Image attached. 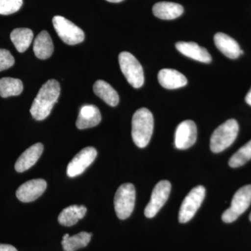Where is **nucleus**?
Segmentation results:
<instances>
[{"mask_svg": "<svg viewBox=\"0 0 251 251\" xmlns=\"http://www.w3.org/2000/svg\"><path fill=\"white\" fill-rule=\"evenodd\" d=\"M33 50L37 58L47 59L51 57L54 51L53 43L47 31L39 33L34 39Z\"/></svg>", "mask_w": 251, "mask_h": 251, "instance_id": "nucleus-18", "label": "nucleus"}, {"mask_svg": "<svg viewBox=\"0 0 251 251\" xmlns=\"http://www.w3.org/2000/svg\"><path fill=\"white\" fill-rule=\"evenodd\" d=\"M176 49L186 57L202 63H210L212 58L207 50L194 42L180 41L176 44Z\"/></svg>", "mask_w": 251, "mask_h": 251, "instance_id": "nucleus-14", "label": "nucleus"}, {"mask_svg": "<svg viewBox=\"0 0 251 251\" xmlns=\"http://www.w3.org/2000/svg\"><path fill=\"white\" fill-rule=\"evenodd\" d=\"M160 85L168 90L181 88L187 85V79L182 74L172 69H163L158 72Z\"/></svg>", "mask_w": 251, "mask_h": 251, "instance_id": "nucleus-16", "label": "nucleus"}, {"mask_svg": "<svg viewBox=\"0 0 251 251\" xmlns=\"http://www.w3.org/2000/svg\"><path fill=\"white\" fill-rule=\"evenodd\" d=\"M87 213L85 206L72 205L68 206L61 211L58 216V222L62 226L71 227L83 219Z\"/></svg>", "mask_w": 251, "mask_h": 251, "instance_id": "nucleus-21", "label": "nucleus"}, {"mask_svg": "<svg viewBox=\"0 0 251 251\" xmlns=\"http://www.w3.org/2000/svg\"><path fill=\"white\" fill-rule=\"evenodd\" d=\"M44 151V145L36 143L26 150L18 158L15 169L18 173H23L31 168L39 159Z\"/></svg>", "mask_w": 251, "mask_h": 251, "instance_id": "nucleus-13", "label": "nucleus"}, {"mask_svg": "<svg viewBox=\"0 0 251 251\" xmlns=\"http://www.w3.org/2000/svg\"><path fill=\"white\" fill-rule=\"evenodd\" d=\"M106 1H110V2L112 3H119L121 2V1H124V0H106Z\"/></svg>", "mask_w": 251, "mask_h": 251, "instance_id": "nucleus-30", "label": "nucleus"}, {"mask_svg": "<svg viewBox=\"0 0 251 251\" xmlns=\"http://www.w3.org/2000/svg\"><path fill=\"white\" fill-rule=\"evenodd\" d=\"M135 201V189L130 183L121 185L117 189L114 199V205L117 217L121 220L128 219L133 209Z\"/></svg>", "mask_w": 251, "mask_h": 251, "instance_id": "nucleus-5", "label": "nucleus"}, {"mask_svg": "<svg viewBox=\"0 0 251 251\" xmlns=\"http://www.w3.org/2000/svg\"><path fill=\"white\" fill-rule=\"evenodd\" d=\"M171 191V184L167 180H162L153 188L151 199L145 209V216L151 219L166 204Z\"/></svg>", "mask_w": 251, "mask_h": 251, "instance_id": "nucleus-9", "label": "nucleus"}, {"mask_svg": "<svg viewBox=\"0 0 251 251\" xmlns=\"http://www.w3.org/2000/svg\"><path fill=\"white\" fill-rule=\"evenodd\" d=\"M93 90L96 95L110 105L115 107L118 105L120 97L115 89L110 84L102 80H97L94 84Z\"/></svg>", "mask_w": 251, "mask_h": 251, "instance_id": "nucleus-20", "label": "nucleus"}, {"mask_svg": "<svg viewBox=\"0 0 251 251\" xmlns=\"http://www.w3.org/2000/svg\"><path fill=\"white\" fill-rule=\"evenodd\" d=\"M251 159V140L234 153L229 160L231 168H239L244 166Z\"/></svg>", "mask_w": 251, "mask_h": 251, "instance_id": "nucleus-25", "label": "nucleus"}, {"mask_svg": "<svg viewBox=\"0 0 251 251\" xmlns=\"http://www.w3.org/2000/svg\"><path fill=\"white\" fill-rule=\"evenodd\" d=\"M216 48L229 59H237L240 56L241 50L237 41L224 33H216L214 36Z\"/></svg>", "mask_w": 251, "mask_h": 251, "instance_id": "nucleus-17", "label": "nucleus"}, {"mask_svg": "<svg viewBox=\"0 0 251 251\" xmlns=\"http://www.w3.org/2000/svg\"><path fill=\"white\" fill-rule=\"evenodd\" d=\"M69 237H70V236H69V234H64V237H63L62 238V239H68V238H69Z\"/></svg>", "mask_w": 251, "mask_h": 251, "instance_id": "nucleus-31", "label": "nucleus"}, {"mask_svg": "<svg viewBox=\"0 0 251 251\" xmlns=\"http://www.w3.org/2000/svg\"><path fill=\"white\" fill-rule=\"evenodd\" d=\"M11 40L19 52H24L31 45L34 34L28 28H17L11 33Z\"/></svg>", "mask_w": 251, "mask_h": 251, "instance_id": "nucleus-22", "label": "nucleus"}, {"mask_svg": "<svg viewBox=\"0 0 251 251\" xmlns=\"http://www.w3.org/2000/svg\"><path fill=\"white\" fill-rule=\"evenodd\" d=\"M153 130V117L148 108L137 110L132 118V138L138 148L148 146Z\"/></svg>", "mask_w": 251, "mask_h": 251, "instance_id": "nucleus-2", "label": "nucleus"}, {"mask_svg": "<svg viewBox=\"0 0 251 251\" xmlns=\"http://www.w3.org/2000/svg\"><path fill=\"white\" fill-rule=\"evenodd\" d=\"M15 59L8 50L0 49V72L14 65Z\"/></svg>", "mask_w": 251, "mask_h": 251, "instance_id": "nucleus-27", "label": "nucleus"}, {"mask_svg": "<svg viewBox=\"0 0 251 251\" xmlns=\"http://www.w3.org/2000/svg\"><path fill=\"white\" fill-rule=\"evenodd\" d=\"M153 13L156 17L162 20H173L184 13L181 4L169 1H161L153 5Z\"/></svg>", "mask_w": 251, "mask_h": 251, "instance_id": "nucleus-19", "label": "nucleus"}, {"mask_svg": "<svg viewBox=\"0 0 251 251\" xmlns=\"http://www.w3.org/2000/svg\"><path fill=\"white\" fill-rule=\"evenodd\" d=\"M46 188L47 183L44 179L29 180L18 188L16 197L23 202H33L45 192Z\"/></svg>", "mask_w": 251, "mask_h": 251, "instance_id": "nucleus-12", "label": "nucleus"}, {"mask_svg": "<svg viewBox=\"0 0 251 251\" xmlns=\"http://www.w3.org/2000/svg\"><path fill=\"white\" fill-rule=\"evenodd\" d=\"M54 29L63 42L74 46L85 40V33L72 21L63 16H56L52 18Z\"/></svg>", "mask_w": 251, "mask_h": 251, "instance_id": "nucleus-7", "label": "nucleus"}, {"mask_svg": "<svg viewBox=\"0 0 251 251\" xmlns=\"http://www.w3.org/2000/svg\"><path fill=\"white\" fill-rule=\"evenodd\" d=\"M251 204V184L239 188L234 195L230 207L224 211L222 220L226 224L234 222L249 209Z\"/></svg>", "mask_w": 251, "mask_h": 251, "instance_id": "nucleus-6", "label": "nucleus"}, {"mask_svg": "<svg viewBox=\"0 0 251 251\" xmlns=\"http://www.w3.org/2000/svg\"><path fill=\"white\" fill-rule=\"evenodd\" d=\"M58 81L51 79L41 87L34 99L30 108L31 116L37 121L45 120L49 117L60 94Z\"/></svg>", "mask_w": 251, "mask_h": 251, "instance_id": "nucleus-1", "label": "nucleus"}, {"mask_svg": "<svg viewBox=\"0 0 251 251\" xmlns=\"http://www.w3.org/2000/svg\"><path fill=\"white\" fill-rule=\"evenodd\" d=\"M197 139V127L192 120H186L180 123L175 135V148L178 150H187L196 143Z\"/></svg>", "mask_w": 251, "mask_h": 251, "instance_id": "nucleus-11", "label": "nucleus"}, {"mask_svg": "<svg viewBox=\"0 0 251 251\" xmlns=\"http://www.w3.org/2000/svg\"><path fill=\"white\" fill-rule=\"evenodd\" d=\"M97 156V151L92 147L81 150L73 158L67 167V173L69 177H75L83 173L92 164Z\"/></svg>", "mask_w": 251, "mask_h": 251, "instance_id": "nucleus-10", "label": "nucleus"}, {"mask_svg": "<svg viewBox=\"0 0 251 251\" xmlns=\"http://www.w3.org/2000/svg\"><path fill=\"white\" fill-rule=\"evenodd\" d=\"M92 234L81 232L68 239H62V245L64 251H75L87 247L90 242Z\"/></svg>", "mask_w": 251, "mask_h": 251, "instance_id": "nucleus-24", "label": "nucleus"}, {"mask_svg": "<svg viewBox=\"0 0 251 251\" xmlns=\"http://www.w3.org/2000/svg\"><path fill=\"white\" fill-rule=\"evenodd\" d=\"M23 5V0H0V15H11L17 12Z\"/></svg>", "mask_w": 251, "mask_h": 251, "instance_id": "nucleus-26", "label": "nucleus"}, {"mask_svg": "<svg viewBox=\"0 0 251 251\" xmlns=\"http://www.w3.org/2000/svg\"><path fill=\"white\" fill-rule=\"evenodd\" d=\"M245 100L246 102H247V103L251 106V88L250 91L248 92L247 96H246Z\"/></svg>", "mask_w": 251, "mask_h": 251, "instance_id": "nucleus-29", "label": "nucleus"}, {"mask_svg": "<svg viewBox=\"0 0 251 251\" xmlns=\"http://www.w3.org/2000/svg\"><path fill=\"white\" fill-rule=\"evenodd\" d=\"M0 251H18L13 246L9 244H0Z\"/></svg>", "mask_w": 251, "mask_h": 251, "instance_id": "nucleus-28", "label": "nucleus"}, {"mask_svg": "<svg viewBox=\"0 0 251 251\" xmlns=\"http://www.w3.org/2000/svg\"><path fill=\"white\" fill-rule=\"evenodd\" d=\"M101 121L100 110L94 105H85L81 107L76 121L78 129L92 128Z\"/></svg>", "mask_w": 251, "mask_h": 251, "instance_id": "nucleus-15", "label": "nucleus"}, {"mask_svg": "<svg viewBox=\"0 0 251 251\" xmlns=\"http://www.w3.org/2000/svg\"><path fill=\"white\" fill-rule=\"evenodd\" d=\"M205 193V188L200 185L188 193L179 211V221L181 224H186L193 219L204 201Z\"/></svg>", "mask_w": 251, "mask_h": 251, "instance_id": "nucleus-8", "label": "nucleus"}, {"mask_svg": "<svg viewBox=\"0 0 251 251\" xmlns=\"http://www.w3.org/2000/svg\"><path fill=\"white\" fill-rule=\"evenodd\" d=\"M249 220L251 221V213L250 214V216H249Z\"/></svg>", "mask_w": 251, "mask_h": 251, "instance_id": "nucleus-32", "label": "nucleus"}, {"mask_svg": "<svg viewBox=\"0 0 251 251\" xmlns=\"http://www.w3.org/2000/svg\"><path fill=\"white\" fill-rule=\"evenodd\" d=\"M23 91V82L19 79L9 77L0 79V97L2 98L20 95Z\"/></svg>", "mask_w": 251, "mask_h": 251, "instance_id": "nucleus-23", "label": "nucleus"}, {"mask_svg": "<svg viewBox=\"0 0 251 251\" xmlns=\"http://www.w3.org/2000/svg\"><path fill=\"white\" fill-rule=\"evenodd\" d=\"M239 126L237 120H227L219 126L211 136L210 149L212 152H222L232 145L237 138Z\"/></svg>", "mask_w": 251, "mask_h": 251, "instance_id": "nucleus-3", "label": "nucleus"}, {"mask_svg": "<svg viewBox=\"0 0 251 251\" xmlns=\"http://www.w3.org/2000/svg\"><path fill=\"white\" fill-rule=\"evenodd\" d=\"M119 63L122 74L132 87L140 88L144 85L145 76L141 64L134 56L128 52H122L119 55Z\"/></svg>", "mask_w": 251, "mask_h": 251, "instance_id": "nucleus-4", "label": "nucleus"}]
</instances>
